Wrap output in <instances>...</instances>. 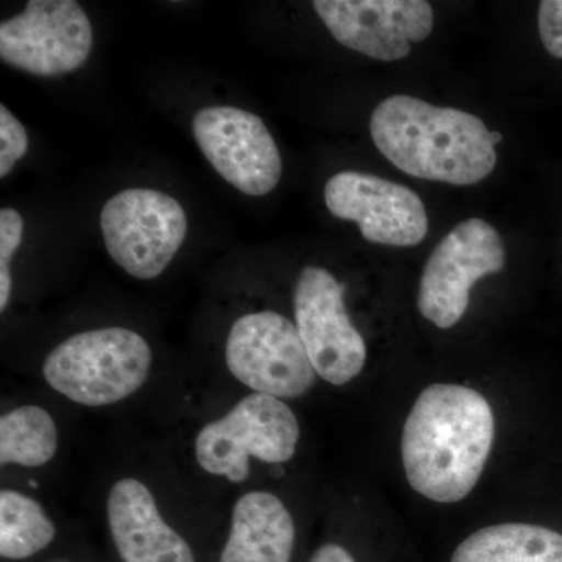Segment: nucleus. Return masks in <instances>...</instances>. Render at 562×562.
I'll return each instance as SVG.
<instances>
[{"label": "nucleus", "mask_w": 562, "mask_h": 562, "mask_svg": "<svg viewBox=\"0 0 562 562\" xmlns=\"http://www.w3.org/2000/svg\"><path fill=\"white\" fill-rule=\"evenodd\" d=\"M494 435V413L484 395L461 384H431L403 427L408 483L428 501L461 502L482 476Z\"/></svg>", "instance_id": "f257e3e1"}, {"label": "nucleus", "mask_w": 562, "mask_h": 562, "mask_svg": "<svg viewBox=\"0 0 562 562\" xmlns=\"http://www.w3.org/2000/svg\"><path fill=\"white\" fill-rule=\"evenodd\" d=\"M371 135L401 171L468 187L491 176L497 154L484 122L471 113L395 94L373 110Z\"/></svg>", "instance_id": "f03ea898"}, {"label": "nucleus", "mask_w": 562, "mask_h": 562, "mask_svg": "<svg viewBox=\"0 0 562 562\" xmlns=\"http://www.w3.org/2000/svg\"><path fill=\"white\" fill-rule=\"evenodd\" d=\"M149 344L122 327L77 333L47 355V384L79 405L98 406L131 397L146 383L151 366Z\"/></svg>", "instance_id": "7ed1b4c3"}, {"label": "nucleus", "mask_w": 562, "mask_h": 562, "mask_svg": "<svg viewBox=\"0 0 562 562\" xmlns=\"http://www.w3.org/2000/svg\"><path fill=\"white\" fill-rule=\"evenodd\" d=\"M299 438L301 427L290 406L254 392L202 428L194 454L206 473L243 483L249 479L250 458L283 464L294 457Z\"/></svg>", "instance_id": "20e7f679"}, {"label": "nucleus", "mask_w": 562, "mask_h": 562, "mask_svg": "<svg viewBox=\"0 0 562 562\" xmlns=\"http://www.w3.org/2000/svg\"><path fill=\"white\" fill-rule=\"evenodd\" d=\"M106 250L117 266L138 280L166 271L188 233L187 213L169 194L133 188L117 192L101 213Z\"/></svg>", "instance_id": "39448f33"}, {"label": "nucleus", "mask_w": 562, "mask_h": 562, "mask_svg": "<svg viewBox=\"0 0 562 562\" xmlns=\"http://www.w3.org/2000/svg\"><path fill=\"white\" fill-rule=\"evenodd\" d=\"M228 371L257 394L302 397L316 383V369L297 327L276 312L244 314L228 331Z\"/></svg>", "instance_id": "423d86ee"}, {"label": "nucleus", "mask_w": 562, "mask_h": 562, "mask_svg": "<svg viewBox=\"0 0 562 562\" xmlns=\"http://www.w3.org/2000/svg\"><path fill=\"white\" fill-rule=\"evenodd\" d=\"M505 244L486 221L458 224L432 251L422 273L417 306L438 328H452L464 316L473 284L502 271Z\"/></svg>", "instance_id": "0eeeda50"}, {"label": "nucleus", "mask_w": 562, "mask_h": 562, "mask_svg": "<svg viewBox=\"0 0 562 562\" xmlns=\"http://www.w3.org/2000/svg\"><path fill=\"white\" fill-rule=\"evenodd\" d=\"M92 25L76 0H31L0 24V60L38 77L81 68L92 49Z\"/></svg>", "instance_id": "6e6552de"}, {"label": "nucleus", "mask_w": 562, "mask_h": 562, "mask_svg": "<svg viewBox=\"0 0 562 562\" xmlns=\"http://www.w3.org/2000/svg\"><path fill=\"white\" fill-rule=\"evenodd\" d=\"M344 288L327 269H303L294 290L295 327L317 375L342 386L364 368L368 349L353 327L344 302Z\"/></svg>", "instance_id": "1a4fd4ad"}, {"label": "nucleus", "mask_w": 562, "mask_h": 562, "mask_svg": "<svg viewBox=\"0 0 562 562\" xmlns=\"http://www.w3.org/2000/svg\"><path fill=\"white\" fill-rule=\"evenodd\" d=\"M192 133L210 165L236 190L254 198L276 190L283 162L260 116L236 106H209L195 113Z\"/></svg>", "instance_id": "9d476101"}, {"label": "nucleus", "mask_w": 562, "mask_h": 562, "mask_svg": "<svg viewBox=\"0 0 562 562\" xmlns=\"http://www.w3.org/2000/svg\"><path fill=\"white\" fill-rule=\"evenodd\" d=\"M333 216L357 222L369 243L413 247L428 233V216L416 192L371 173L344 171L325 184Z\"/></svg>", "instance_id": "9b49d317"}, {"label": "nucleus", "mask_w": 562, "mask_h": 562, "mask_svg": "<svg viewBox=\"0 0 562 562\" xmlns=\"http://www.w3.org/2000/svg\"><path fill=\"white\" fill-rule=\"evenodd\" d=\"M313 7L339 44L380 61L408 57L435 22L425 0H316Z\"/></svg>", "instance_id": "f8f14e48"}, {"label": "nucleus", "mask_w": 562, "mask_h": 562, "mask_svg": "<svg viewBox=\"0 0 562 562\" xmlns=\"http://www.w3.org/2000/svg\"><path fill=\"white\" fill-rule=\"evenodd\" d=\"M109 527L124 562H195L191 547L162 519L146 484L114 483L106 501Z\"/></svg>", "instance_id": "ddd939ff"}, {"label": "nucleus", "mask_w": 562, "mask_h": 562, "mask_svg": "<svg viewBox=\"0 0 562 562\" xmlns=\"http://www.w3.org/2000/svg\"><path fill=\"white\" fill-rule=\"evenodd\" d=\"M294 543V519L284 503L271 492H247L233 508L221 562H290Z\"/></svg>", "instance_id": "4468645a"}, {"label": "nucleus", "mask_w": 562, "mask_h": 562, "mask_svg": "<svg viewBox=\"0 0 562 562\" xmlns=\"http://www.w3.org/2000/svg\"><path fill=\"white\" fill-rule=\"evenodd\" d=\"M450 562H562V535L531 524H501L469 536Z\"/></svg>", "instance_id": "2eb2a0df"}, {"label": "nucleus", "mask_w": 562, "mask_h": 562, "mask_svg": "<svg viewBox=\"0 0 562 562\" xmlns=\"http://www.w3.org/2000/svg\"><path fill=\"white\" fill-rule=\"evenodd\" d=\"M58 430L54 417L36 405H24L0 419V462L41 468L55 457Z\"/></svg>", "instance_id": "dca6fc26"}, {"label": "nucleus", "mask_w": 562, "mask_h": 562, "mask_svg": "<svg viewBox=\"0 0 562 562\" xmlns=\"http://www.w3.org/2000/svg\"><path fill=\"white\" fill-rule=\"evenodd\" d=\"M57 535L54 522L35 498L18 491L0 492V554L25 560L46 549Z\"/></svg>", "instance_id": "f3484780"}, {"label": "nucleus", "mask_w": 562, "mask_h": 562, "mask_svg": "<svg viewBox=\"0 0 562 562\" xmlns=\"http://www.w3.org/2000/svg\"><path fill=\"white\" fill-rule=\"evenodd\" d=\"M24 220L20 211L0 210V312H5L11 294L10 261L20 249Z\"/></svg>", "instance_id": "a211bd4d"}, {"label": "nucleus", "mask_w": 562, "mask_h": 562, "mask_svg": "<svg viewBox=\"0 0 562 562\" xmlns=\"http://www.w3.org/2000/svg\"><path fill=\"white\" fill-rule=\"evenodd\" d=\"M29 135L20 120L5 105H0V177L5 179L14 165L27 154Z\"/></svg>", "instance_id": "6ab92c4d"}, {"label": "nucleus", "mask_w": 562, "mask_h": 562, "mask_svg": "<svg viewBox=\"0 0 562 562\" xmlns=\"http://www.w3.org/2000/svg\"><path fill=\"white\" fill-rule=\"evenodd\" d=\"M539 33L543 47L562 58V0H543L539 3Z\"/></svg>", "instance_id": "aec40b11"}, {"label": "nucleus", "mask_w": 562, "mask_h": 562, "mask_svg": "<svg viewBox=\"0 0 562 562\" xmlns=\"http://www.w3.org/2000/svg\"><path fill=\"white\" fill-rule=\"evenodd\" d=\"M310 562H355L353 557L338 543H325L313 553Z\"/></svg>", "instance_id": "412c9836"}, {"label": "nucleus", "mask_w": 562, "mask_h": 562, "mask_svg": "<svg viewBox=\"0 0 562 562\" xmlns=\"http://www.w3.org/2000/svg\"><path fill=\"white\" fill-rule=\"evenodd\" d=\"M491 139L495 146V144L501 143V140L503 139V135H502V133H498V132H491Z\"/></svg>", "instance_id": "4be33fe9"}, {"label": "nucleus", "mask_w": 562, "mask_h": 562, "mask_svg": "<svg viewBox=\"0 0 562 562\" xmlns=\"http://www.w3.org/2000/svg\"><path fill=\"white\" fill-rule=\"evenodd\" d=\"M57 562H66V561H57Z\"/></svg>", "instance_id": "5701e85b"}]
</instances>
